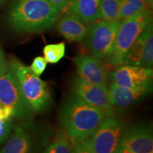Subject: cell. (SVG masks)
Masks as SVG:
<instances>
[{"mask_svg":"<svg viewBox=\"0 0 153 153\" xmlns=\"http://www.w3.org/2000/svg\"><path fill=\"white\" fill-rule=\"evenodd\" d=\"M51 5L53 6L59 12L63 11L65 7H68V4L70 0H48Z\"/></svg>","mask_w":153,"mask_h":153,"instance_id":"23","label":"cell"},{"mask_svg":"<svg viewBox=\"0 0 153 153\" xmlns=\"http://www.w3.org/2000/svg\"><path fill=\"white\" fill-rule=\"evenodd\" d=\"M148 4L150 6V7H152V4H153V0H145Z\"/></svg>","mask_w":153,"mask_h":153,"instance_id":"27","label":"cell"},{"mask_svg":"<svg viewBox=\"0 0 153 153\" xmlns=\"http://www.w3.org/2000/svg\"><path fill=\"white\" fill-rule=\"evenodd\" d=\"M100 12L101 19L106 20L120 19V0H101Z\"/></svg>","mask_w":153,"mask_h":153,"instance_id":"20","label":"cell"},{"mask_svg":"<svg viewBox=\"0 0 153 153\" xmlns=\"http://www.w3.org/2000/svg\"><path fill=\"white\" fill-rule=\"evenodd\" d=\"M42 153H72L70 139L63 130L57 132L55 139Z\"/></svg>","mask_w":153,"mask_h":153,"instance_id":"18","label":"cell"},{"mask_svg":"<svg viewBox=\"0 0 153 153\" xmlns=\"http://www.w3.org/2000/svg\"><path fill=\"white\" fill-rule=\"evenodd\" d=\"M5 1H7V0H0V4H1L4 2Z\"/></svg>","mask_w":153,"mask_h":153,"instance_id":"28","label":"cell"},{"mask_svg":"<svg viewBox=\"0 0 153 153\" xmlns=\"http://www.w3.org/2000/svg\"><path fill=\"white\" fill-rule=\"evenodd\" d=\"M8 65L16 76L32 111L40 113L47 110L52 104V95L48 85L16 57H11Z\"/></svg>","mask_w":153,"mask_h":153,"instance_id":"3","label":"cell"},{"mask_svg":"<svg viewBox=\"0 0 153 153\" xmlns=\"http://www.w3.org/2000/svg\"><path fill=\"white\" fill-rule=\"evenodd\" d=\"M120 23L117 20H103L94 24L86 36V45L94 57L104 59L111 49Z\"/></svg>","mask_w":153,"mask_h":153,"instance_id":"7","label":"cell"},{"mask_svg":"<svg viewBox=\"0 0 153 153\" xmlns=\"http://www.w3.org/2000/svg\"><path fill=\"white\" fill-rule=\"evenodd\" d=\"M123 131L121 120L114 116L106 117L84 143L92 153H116Z\"/></svg>","mask_w":153,"mask_h":153,"instance_id":"6","label":"cell"},{"mask_svg":"<svg viewBox=\"0 0 153 153\" xmlns=\"http://www.w3.org/2000/svg\"><path fill=\"white\" fill-rule=\"evenodd\" d=\"M0 105L10 117L27 119L33 113L23 94L16 76L9 68L0 76Z\"/></svg>","mask_w":153,"mask_h":153,"instance_id":"5","label":"cell"},{"mask_svg":"<svg viewBox=\"0 0 153 153\" xmlns=\"http://www.w3.org/2000/svg\"><path fill=\"white\" fill-rule=\"evenodd\" d=\"M105 118L101 111L74 94L64 101L59 111L63 131L75 143L89 138Z\"/></svg>","mask_w":153,"mask_h":153,"instance_id":"1","label":"cell"},{"mask_svg":"<svg viewBox=\"0 0 153 153\" xmlns=\"http://www.w3.org/2000/svg\"><path fill=\"white\" fill-rule=\"evenodd\" d=\"M8 68V62L6 60L4 54L2 50L0 48V76L2 75L4 73H5Z\"/></svg>","mask_w":153,"mask_h":153,"instance_id":"25","label":"cell"},{"mask_svg":"<svg viewBox=\"0 0 153 153\" xmlns=\"http://www.w3.org/2000/svg\"><path fill=\"white\" fill-rule=\"evenodd\" d=\"M30 124L18 126L0 153H30L33 148V133Z\"/></svg>","mask_w":153,"mask_h":153,"instance_id":"15","label":"cell"},{"mask_svg":"<svg viewBox=\"0 0 153 153\" xmlns=\"http://www.w3.org/2000/svg\"><path fill=\"white\" fill-rule=\"evenodd\" d=\"M153 71L152 69L122 65L111 72V83L122 87L134 88L152 85Z\"/></svg>","mask_w":153,"mask_h":153,"instance_id":"11","label":"cell"},{"mask_svg":"<svg viewBox=\"0 0 153 153\" xmlns=\"http://www.w3.org/2000/svg\"><path fill=\"white\" fill-rule=\"evenodd\" d=\"M59 14L46 0H16L9 9L8 20L17 31L39 33L52 27Z\"/></svg>","mask_w":153,"mask_h":153,"instance_id":"2","label":"cell"},{"mask_svg":"<svg viewBox=\"0 0 153 153\" xmlns=\"http://www.w3.org/2000/svg\"><path fill=\"white\" fill-rule=\"evenodd\" d=\"M71 89L74 95L101 111L106 117L114 116V106L111 104L108 97V87L94 85L76 76L71 82Z\"/></svg>","mask_w":153,"mask_h":153,"instance_id":"8","label":"cell"},{"mask_svg":"<svg viewBox=\"0 0 153 153\" xmlns=\"http://www.w3.org/2000/svg\"><path fill=\"white\" fill-rule=\"evenodd\" d=\"M0 118H10V116H9L8 114L6 112V111L0 105Z\"/></svg>","mask_w":153,"mask_h":153,"instance_id":"26","label":"cell"},{"mask_svg":"<svg viewBox=\"0 0 153 153\" xmlns=\"http://www.w3.org/2000/svg\"><path fill=\"white\" fill-rule=\"evenodd\" d=\"M76 72L80 79L86 82L107 87L108 74L100 60L93 55H81L74 58Z\"/></svg>","mask_w":153,"mask_h":153,"instance_id":"12","label":"cell"},{"mask_svg":"<svg viewBox=\"0 0 153 153\" xmlns=\"http://www.w3.org/2000/svg\"><path fill=\"white\" fill-rule=\"evenodd\" d=\"M72 151L74 153H92L90 150L87 148V146L84 143V141L82 143H75L73 149H72Z\"/></svg>","mask_w":153,"mask_h":153,"instance_id":"24","label":"cell"},{"mask_svg":"<svg viewBox=\"0 0 153 153\" xmlns=\"http://www.w3.org/2000/svg\"><path fill=\"white\" fill-rule=\"evenodd\" d=\"M152 89V85L130 88L110 83L108 94L110 103L113 106L126 108L150 94Z\"/></svg>","mask_w":153,"mask_h":153,"instance_id":"13","label":"cell"},{"mask_svg":"<svg viewBox=\"0 0 153 153\" xmlns=\"http://www.w3.org/2000/svg\"><path fill=\"white\" fill-rule=\"evenodd\" d=\"M44 58L47 62L55 64L58 62L65 54V43L61 42L59 43L48 44L43 48Z\"/></svg>","mask_w":153,"mask_h":153,"instance_id":"19","label":"cell"},{"mask_svg":"<svg viewBox=\"0 0 153 153\" xmlns=\"http://www.w3.org/2000/svg\"><path fill=\"white\" fill-rule=\"evenodd\" d=\"M46 1H48V0H46Z\"/></svg>","mask_w":153,"mask_h":153,"instance_id":"30","label":"cell"},{"mask_svg":"<svg viewBox=\"0 0 153 153\" xmlns=\"http://www.w3.org/2000/svg\"><path fill=\"white\" fill-rule=\"evenodd\" d=\"M152 20L150 9L131 18L122 19L111 49L104 60L113 67L122 65L130 48Z\"/></svg>","mask_w":153,"mask_h":153,"instance_id":"4","label":"cell"},{"mask_svg":"<svg viewBox=\"0 0 153 153\" xmlns=\"http://www.w3.org/2000/svg\"><path fill=\"white\" fill-rule=\"evenodd\" d=\"M68 11L80 17L86 23H93L101 19V0H70Z\"/></svg>","mask_w":153,"mask_h":153,"instance_id":"16","label":"cell"},{"mask_svg":"<svg viewBox=\"0 0 153 153\" xmlns=\"http://www.w3.org/2000/svg\"><path fill=\"white\" fill-rule=\"evenodd\" d=\"M13 123L10 118H0V144L5 142L11 135Z\"/></svg>","mask_w":153,"mask_h":153,"instance_id":"21","label":"cell"},{"mask_svg":"<svg viewBox=\"0 0 153 153\" xmlns=\"http://www.w3.org/2000/svg\"><path fill=\"white\" fill-rule=\"evenodd\" d=\"M56 22L57 31L69 41H82L89 30L87 23L68 11Z\"/></svg>","mask_w":153,"mask_h":153,"instance_id":"14","label":"cell"},{"mask_svg":"<svg viewBox=\"0 0 153 153\" xmlns=\"http://www.w3.org/2000/svg\"><path fill=\"white\" fill-rule=\"evenodd\" d=\"M116 153H153V135L150 126L124 129Z\"/></svg>","mask_w":153,"mask_h":153,"instance_id":"9","label":"cell"},{"mask_svg":"<svg viewBox=\"0 0 153 153\" xmlns=\"http://www.w3.org/2000/svg\"><path fill=\"white\" fill-rule=\"evenodd\" d=\"M47 63V61L43 57L38 56L34 58L29 68L33 74H35L36 76H40L45 71Z\"/></svg>","mask_w":153,"mask_h":153,"instance_id":"22","label":"cell"},{"mask_svg":"<svg viewBox=\"0 0 153 153\" xmlns=\"http://www.w3.org/2000/svg\"><path fill=\"white\" fill-rule=\"evenodd\" d=\"M150 7L145 0H120L119 19L122 20L131 18Z\"/></svg>","mask_w":153,"mask_h":153,"instance_id":"17","label":"cell"},{"mask_svg":"<svg viewBox=\"0 0 153 153\" xmlns=\"http://www.w3.org/2000/svg\"><path fill=\"white\" fill-rule=\"evenodd\" d=\"M72 153H74V152H73V151H72Z\"/></svg>","mask_w":153,"mask_h":153,"instance_id":"29","label":"cell"},{"mask_svg":"<svg viewBox=\"0 0 153 153\" xmlns=\"http://www.w3.org/2000/svg\"><path fill=\"white\" fill-rule=\"evenodd\" d=\"M123 65L152 69L153 65V25L151 23L140 34L124 58Z\"/></svg>","mask_w":153,"mask_h":153,"instance_id":"10","label":"cell"}]
</instances>
